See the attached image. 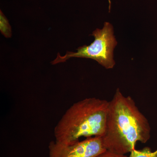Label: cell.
I'll return each instance as SVG.
<instances>
[{"mask_svg":"<svg viewBox=\"0 0 157 157\" xmlns=\"http://www.w3.org/2000/svg\"><path fill=\"white\" fill-rule=\"evenodd\" d=\"M150 125L130 96L119 89L109 101L105 132L102 137L107 150L126 155L135 149L136 143H146L151 137Z\"/></svg>","mask_w":157,"mask_h":157,"instance_id":"obj_1","label":"cell"},{"mask_svg":"<svg viewBox=\"0 0 157 157\" xmlns=\"http://www.w3.org/2000/svg\"><path fill=\"white\" fill-rule=\"evenodd\" d=\"M109 101L96 98H85L67 109L54 128L56 141L70 144L80 137L103 136Z\"/></svg>","mask_w":157,"mask_h":157,"instance_id":"obj_2","label":"cell"},{"mask_svg":"<svg viewBox=\"0 0 157 157\" xmlns=\"http://www.w3.org/2000/svg\"><path fill=\"white\" fill-rule=\"evenodd\" d=\"M91 35L95 40L90 45L79 47L77 52H67L63 56L58 53L56 58L51 63L52 64L64 63L70 58H86L95 60L106 69H112L115 64L113 50L117 44L112 25L109 22H105L102 29H96Z\"/></svg>","mask_w":157,"mask_h":157,"instance_id":"obj_3","label":"cell"},{"mask_svg":"<svg viewBox=\"0 0 157 157\" xmlns=\"http://www.w3.org/2000/svg\"><path fill=\"white\" fill-rule=\"evenodd\" d=\"M48 157H98L107 150L102 136L87 137L70 144L51 141Z\"/></svg>","mask_w":157,"mask_h":157,"instance_id":"obj_4","label":"cell"},{"mask_svg":"<svg viewBox=\"0 0 157 157\" xmlns=\"http://www.w3.org/2000/svg\"><path fill=\"white\" fill-rule=\"evenodd\" d=\"M0 31L1 33L6 38H11L12 33L11 27L9 21L2 11H0Z\"/></svg>","mask_w":157,"mask_h":157,"instance_id":"obj_5","label":"cell"},{"mask_svg":"<svg viewBox=\"0 0 157 157\" xmlns=\"http://www.w3.org/2000/svg\"><path fill=\"white\" fill-rule=\"evenodd\" d=\"M129 157H157V149L154 151L147 147L141 150L135 149L130 152Z\"/></svg>","mask_w":157,"mask_h":157,"instance_id":"obj_6","label":"cell"},{"mask_svg":"<svg viewBox=\"0 0 157 157\" xmlns=\"http://www.w3.org/2000/svg\"><path fill=\"white\" fill-rule=\"evenodd\" d=\"M98 157H128L125 155H121L106 150Z\"/></svg>","mask_w":157,"mask_h":157,"instance_id":"obj_7","label":"cell"}]
</instances>
